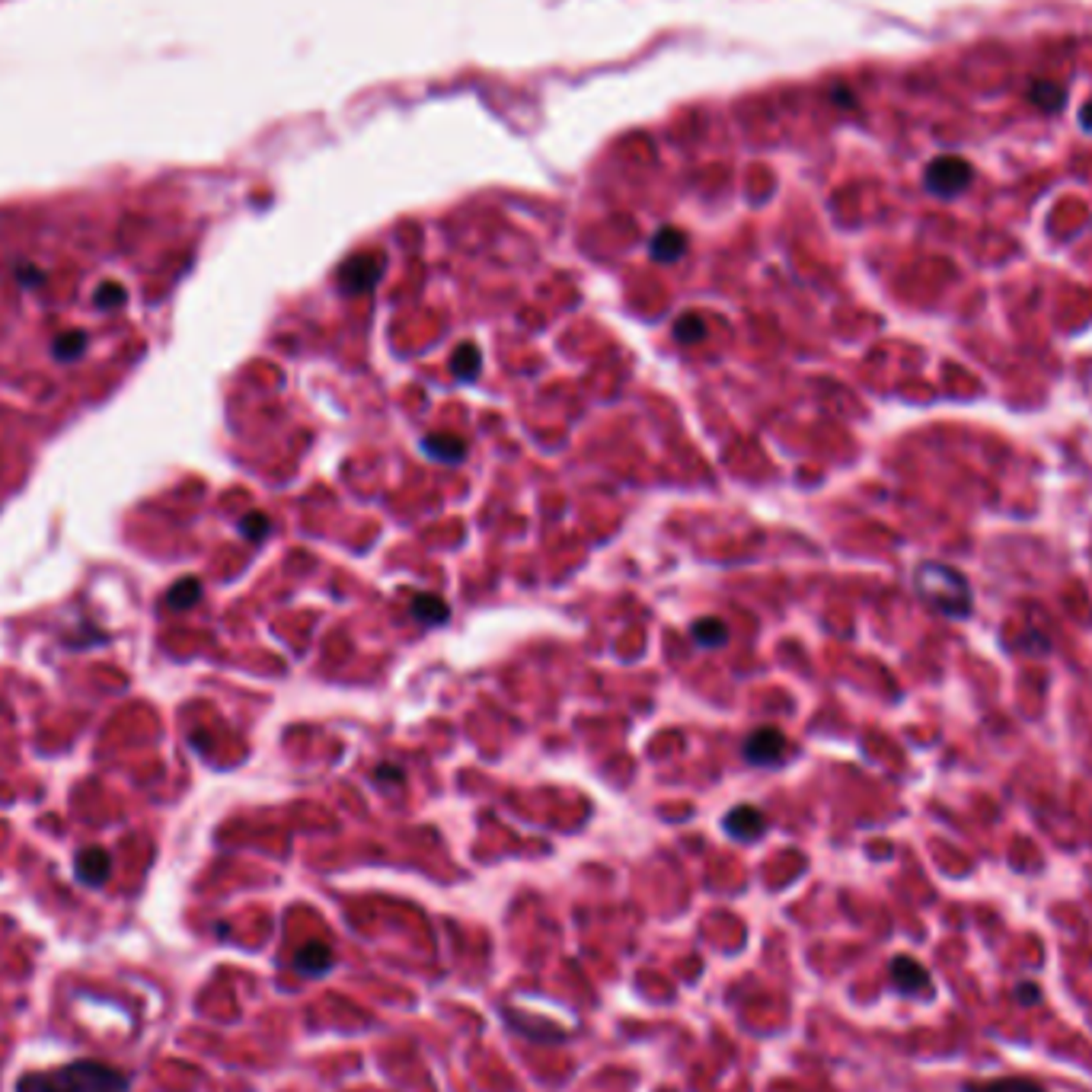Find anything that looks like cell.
Wrapping results in <instances>:
<instances>
[{
  "instance_id": "15",
  "label": "cell",
  "mask_w": 1092,
  "mask_h": 1092,
  "mask_svg": "<svg viewBox=\"0 0 1092 1092\" xmlns=\"http://www.w3.org/2000/svg\"><path fill=\"white\" fill-rule=\"evenodd\" d=\"M479 368H483V352H479L476 345H469V342H464L454 352V358H451V370L461 380H473L479 374Z\"/></svg>"
},
{
  "instance_id": "3",
  "label": "cell",
  "mask_w": 1092,
  "mask_h": 1092,
  "mask_svg": "<svg viewBox=\"0 0 1092 1092\" xmlns=\"http://www.w3.org/2000/svg\"><path fill=\"white\" fill-rule=\"evenodd\" d=\"M971 179H975V170H971V163L955 157V154H946V157H936L930 167L923 173V185L930 189L939 199H955V195H962Z\"/></svg>"
},
{
  "instance_id": "6",
  "label": "cell",
  "mask_w": 1092,
  "mask_h": 1092,
  "mask_svg": "<svg viewBox=\"0 0 1092 1092\" xmlns=\"http://www.w3.org/2000/svg\"><path fill=\"white\" fill-rule=\"evenodd\" d=\"M891 984H894V990H898V993H908V997H914V993H930L933 990V978H930V971L916 962V958L898 955V958H891Z\"/></svg>"
},
{
  "instance_id": "1",
  "label": "cell",
  "mask_w": 1092,
  "mask_h": 1092,
  "mask_svg": "<svg viewBox=\"0 0 1092 1092\" xmlns=\"http://www.w3.org/2000/svg\"><path fill=\"white\" fill-rule=\"evenodd\" d=\"M131 1076L103 1061H71L16 1079V1092H128Z\"/></svg>"
},
{
  "instance_id": "24",
  "label": "cell",
  "mask_w": 1092,
  "mask_h": 1092,
  "mask_svg": "<svg viewBox=\"0 0 1092 1092\" xmlns=\"http://www.w3.org/2000/svg\"><path fill=\"white\" fill-rule=\"evenodd\" d=\"M1079 125H1083L1086 131H1092V100L1083 109H1079Z\"/></svg>"
},
{
  "instance_id": "11",
  "label": "cell",
  "mask_w": 1092,
  "mask_h": 1092,
  "mask_svg": "<svg viewBox=\"0 0 1092 1092\" xmlns=\"http://www.w3.org/2000/svg\"><path fill=\"white\" fill-rule=\"evenodd\" d=\"M962 1092H1047L1042 1083L1029 1076H997V1079H978V1083H965Z\"/></svg>"
},
{
  "instance_id": "19",
  "label": "cell",
  "mask_w": 1092,
  "mask_h": 1092,
  "mask_svg": "<svg viewBox=\"0 0 1092 1092\" xmlns=\"http://www.w3.org/2000/svg\"><path fill=\"white\" fill-rule=\"evenodd\" d=\"M199 594H202V588H199V582H195V578H185V582H179L177 588H170V604L173 607H192L195 600H199Z\"/></svg>"
},
{
  "instance_id": "9",
  "label": "cell",
  "mask_w": 1092,
  "mask_h": 1092,
  "mask_svg": "<svg viewBox=\"0 0 1092 1092\" xmlns=\"http://www.w3.org/2000/svg\"><path fill=\"white\" fill-rule=\"evenodd\" d=\"M422 451L432 457V461L438 464H461L464 454H466V444L464 438H457L451 432H434V434H425L422 438Z\"/></svg>"
},
{
  "instance_id": "4",
  "label": "cell",
  "mask_w": 1092,
  "mask_h": 1092,
  "mask_svg": "<svg viewBox=\"0 0 1092 1092\" xmlns=\"http://www.w3.org/2000/svg\"><path fill=\"white\" fill-rule=\"evenodd\" d=\"M384 269H387L384 253H355L338 269V285H342L345 294H368L384 278Z\"/></svg>"
},
{
  "instance_id": "2",
  "label": "cell",
  "mask_w": 1092,
  "mask_h": 1092,
  "mask_svg": "<svg viewBox=\"0 0 1092 1092\" xmlns=\"http://www.w3.org/2000/svg\"><path fill=\"white\" fill-rule=\"evenodd\" d=\"M914 585H916V594H920L933 610H939L943 617L965 620V617H971V610H975L968 578L958 569H952V565L923 562L914 575Z\"/></svg>"
},
{
  "instance_id": "23",
  "label": "cell",
  "mask_w": 1092,
  "mask_h": 1092,
  "mask_svg": "<svg viewBox=\"0 0 1092 1092\" xmlns=\"http://www.w3.org/2000/svg\"><path fill=\"white\" fill-rule=\"evenodd\" d=\"M374 773H377L380 783H400L402 780V770L400 767H390V763H380Z\"/></svg>"
},
{
  "instance_id": "22",
  "label": "cell",
  "mask_w": 1092,
  "mask_h": 1092,
  "mask_svg": "<svg viewBox=\"0 0 1092 1092\" xmlns=\"http://www.w3.org/2000/svg\"><path fill=\"white\" fill-rule=\"evenodd\" d=\"M1015 1000H1019L1022 1007H1039V1003H1042V987L1032 984V980H1025V984L1015 987Z\"/></svg>"
},
{
  "instance_id": "10",
  "label": "cell",
  "mask_w": 1092,
  "mask_h": 1092,
  "mask_svg": "<svg viewBox=\"0 0 1092 1092\" xmlns=\"http://www.w3.org/2000/svg\"><path fill=\"white\" fill-rule=\"evenodd\" d=\"M294 968L301 971V975L307 978H323L330 975L333 968V948L326 943H307L298 948V955H294Z\"/></svg>"
},
{
  "instance_id": "20",
  "label": "cell",
  "mask_w": 1092,
  "mask_h": 1092,
  "mask_svg": "<svg viewBox=\"0 0 1092 1092\" xmlns=\"http://www.w3.org/2000/svg\"><path fill=\"white\" fill-rule=\"evenodd\" d=\"M240 530H243L249 540H262L269 533V518L262 515V511H253V515H246L240 521Z\"/></svg>"
},
{
  "instance_id": "12",
  "label": "cell",
  "mask_w": 1092,
  "mask_h": 1092,
  "mask_svg": "<svg viewBox=\"0 0 1092 1092\" xmlns=\"http://www.w3.org/2000/svg\"><path fill=\"white\" fill-rule=\"evenodd\" d=\"M684 253H687V234L677 231V227H661V231L652 237V259L674 262Z\"/></svg>"
},
{
  "instance_id": "21",
  "label": "cell",
  "mask_w": 1092,
  "mask_h": 1092,
  "mask_svg": "<svg viewBox=\"0 0 1092 1092\" xmlns=\"http://www.w3.org/2000/svg\"><path fill=\"white\" fill-rule=\"evenodd\" d=\"M96 304H100V307H106V310L122 307V304H125V288L115 285V281H109V285H103L100 291H96Z\"/></svg>"
},
{
  "instance_id": "13",
  "label": "cell",
  "mask_w": 1092,
  "mask_h": 1092,
  "mask_svg": "<svg viewBox=\"0 0 1092 1092\" xmlns=\"http://www.w3.org/2000/svg\"><path fill=\"white\" fill-rule=\"evenodd\" d=\"M447 614H451V607H447L444 600L434 597V594H419L416 600H412V617H416L419 624H425V626L444 624Z\"/></svg>"
},
{
  "instance_id": "5",
  "label": "cell",
  "mask_w": 1092,
  "mask_h": 1092,
  "mask_svg": "<svg viewBox=\"0 0 1092 1092\" xmlns=\"http://www.w3.org/2000/svg\"><path fill=\"white\" fill-rule=\"evenodd\" d=\"M786 751H789V741L780 728L773 725H763L757 731H751L745 738V757L751 763H757V767H773V763H780L786 757Z\"/></svg>"
},
{
  "instance_id": "8",
  "label": "cell",
  "mask_w": 1092,
  "mask_h": 1092,
  "mask_svg": "<svg viewBox=\"0 0 1092 1092\" xmlns=\"http://www.w3.org/2000/svg\"><path fill=\"white\" fill-rule=\"evenodd\" d=\"M725 831L735 840H757L767 831V818L755 805H738L725 815Z\"/></svg>"
},
{
  "instance_id": "16",
  "label": "cell",
  "mask_w": 1092,
  "mask_h": 1092,
  "mask_svg": "<svg viewBox=\"0 0 1092 1092\" xmlns=\"http://www.w3.org/2000/svg\"><path fill=\"white\" fill-rule=\"evenodd\" d=\"M693 639L700 642L703 649H716V646H723V642L728 639V629H725L723 620L706 617V620H696V624H693Z\"/></svg>"
},
{
  "instance_id": "17",
  "label": "cell",
  "mask_w": 1092,
  "mask_h": 1092,
  "mask_svg": "<svg viewBox=\"0 0 1092 1092\" xmlns=\"http://www.w3.org/2000/svg\"><path fill=\"white\" fill-rule=\"evenodd\" d=\"M674 336H677V342H681V345H696V342H703V338H706V323H703V316H696V313H684L681 320L674 323Z\"/></svg>"
},
{
  "instance_id": "14",
  "label": "cell",
  "mask_w": 1092,
  "mask_h": 1092,
  "mask_svg": "<svg viewBox=\"0 0 1092 1092\" xmlns=\"http://www.w3.org/2000/svg\"><path fill=\"white\" fill-rule=\"evenodd\" d=\"M1029 100L1039 106V109H1044V112H1057V109H1061L1064 100H1067V90H1064L1061 83H1054V80H1039V83H1032Z\"/></svg>"
},
{
  "instance_id": "18",
  "label": "cell",
  "mask_w": 1092,
  "mask_h": 1092,
  "mask_svg": "<svg viewBox=\"0 0 1092 1092\" xmlns=\"http://www.w3.org/2000/svg\"><path fill=\"white\" fill-rule=\"evenodd\" d=\"M86 348V333L83 330H71V333H61L54 338V355L61 358V362H71V358L83 355Z\"/></svg>"
},
{
  "instance_id": "7",
  "label": "cell",
  "mask_w": 1092,
  "mask_h": 1092,
  "mask_svg": "<svg viewBox=\"0 0 1092 1092\" xmlns=\"http://www.w3.org/2000/svg\"><path fill=\"white\" fill-rule=\"evenodd\" d=\"M74 872H78L80 884H86V888H100L112 876V856L103 847H86L74 859Z\"/></svg>"
}]
</instances>
